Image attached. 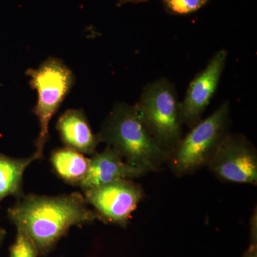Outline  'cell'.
Here are the masks:
<instances>
[{"instance_id": "1", "label": "cell", "mask_w": 257, "mask_h": 257, "mask_svg": "<svg viewBox=\"0 0 257 257\" xmlns=\"http://www.w3.org/2000/svg\"><path fill=\"white\" fill-rule=\"evenodd\" d=\"M10 221L36 246L39 256L50 252L72 226H82L98 219L84 195L78 192L55 197L28 194L8 209Z\"/></svg>"}, {"instance_id": "2", "label": "cell", "mask_w": 257, "mask_h": 257, "mask_svg": "<svg viewBox=\"0 0 257 257\" xmlns=\"http://www.w3.org/2000/svg\"><path fill=\"white\" fill-rule=\"evenodd\" d=\"M97 135L100 143L117 150L128 165L145 175L168 162L169 155L152 138L135 107L126 103L115 104Z\"/></svg>"}, {"instance_id": "3", "label": "cell", "mask_w": 257, "mask_h": 257, "mask_svg": "<svg viewBox=\"0 0 257 257\" xmlns=\"http://www.w3.org/2000/svg\"><path fill=\"white\" fill-rule=\"evenodd\" d=\"M134 107L152 138L170 158L183 138L184 123L175 85L166 79L149 83Z\"/></svg>"}, {"instance_id": "4", "label": "cell", "mask_w": 257, "mask_h": 257, "mask_svg": "<svg viewBox=\"0 0 257 257\" xmlns=\"http://www.w3.org/2000/svg\"><path fill=\"white\" fill-rule=\"evenodd\" d=\"M26 74L30 87L37 93L33 111L38 119L40 131L33 155L39 160L43 157L44 149L50 138L51 119L73 87L74 75L63 61L56 57H49L37 68L28 69Z\"/></svg>"}, {"instance_id": "5", "label": "cell", "mask_w": 257, "mask_h": 257, "mask_svg": "<svg viewBox=\"0 0 257 257\" xmlns=\"http://www.w3.org/2000/svg\"><path fill=\"white\" fill-rule=\"evenodd\" d=\"M230 124L229 104L225 101L180 140L167 162L173 173L182 177L208 166L229 133Z\"/></svg>"}, {"instance_id": "6", "label": "cell", "mask_w": 257, "mask_h": 257, "mask_svg": "<svg viewBox=\"0 0 257 257\" xmlns=\"http://www.w3.org/2000/svg\"><path fill=\"white\" fill-rule=\"evenodd\" d=\"M98 219L125 227L144 197L143 189L132 179H119L96 188L83 191Z\"/></svg>"}, {"instance_id": "7", "label": "cell", "mask_w": 257, "mask_h": 257, "mask_svg": "<svg viewBox=\"0 0 257 257\" xmlns=\"http://www.w3.org/2000/svg\"><path fill=\"white\" fill-rule=\"evenodd\" d=\"M208 167L224 182L256 184L257 152L244 135L228 134Z\"/></svg>"}, {"instance_id": "8", "label": "cell", "mask_w": 257, "mask_h": 257, "mask_svg": "<svg viewBox=\"0 0 257 257\" xmlns=\"http://www.w3.org/2000/svg\"><path fill=\"white\" fill-rule=\"evenodd\" d=\"M227 51L216 52L205 68L189 84L183 101L180 102L184 125L189 128L202 121V116L210 104L220 82L227 60Z\"/></svg>"}, {"instance_id": "9", "label": "cell", "mask_w": 257, "mask_h": 257, "mask_svg": "<svg viewBox=\"0 0 257 257\" xmlns=\"http://www.w3.org/2000/svg\"><path fill=\"white\" fill-rule=\"evenodd\" d=\"M89 160L87 175L79 185L82 191L96 188L119 179L133 180L145 175L128 165L121 154L111 147H106L101 152H96Z\"/></svg>"}, {"instance_id": "10", "label": "cell", "mask_w": 257, "mask_h": 257, "mask_svg": "<svg viewBox=\"0 0 257 257\" xmlns=\"http://www.w3.org/2000/svg\"><path fill=\"white\" fill-rule=\"evenodd\" d=\"M66 147L84 155H93L100 143L93 133L85 113L82 109H68L61 115L56 125Z\"/></svg>"}, {"instance_id": "11", "label": "cell", "mask_w": 257, "mask_h": 257, "mask_svg": "<svg viewBox=\"0 0 257 257\" xmlns=\"http://www.w3.org/2000/svg\"><path fill=\"white\" fill-rule=\"evenodd\" d=\"M50 162L59 178L66 183L79 186L87 175L90 160L80 152L65 147L52 152Z\"/></svg>"}, {"instance_id": "12", "label": "cell", "mask_w": 257, "mask_h": 257, "mask_svg": "<svg viewBox=\"0 0 257 257\" xmlns=\"http://www.w3.org/2000/svg\"><path fill=\"white\" fill-rule=\"evenodd\" d=\"M35 155L27 158H13L0 153V203L5 197H23V175L27 167L33 161Z\"/></svg>"}, {"instance_id": "13", "label": "cell", "mask_w": 257, "mask_h": 257, "mask_svg": "<svg viewBox=\"0 0 257 257\" xmlns=\"http://www.w3.org/2000/svg\"><path fill=\"white\" fill-rule=\"evenodd\" d=\"M36 246L23 231L17 229L14 243L10 246L9 257H37Z\"/></svg>"}, {"instance_id": "14", "label": "cell", "mask_w": 257, "mask_h": 257, "mask_svg": "<svg viewBox=\"0 0 257 257\" xmlns=\"http://www.w3.org/2000/svg\"><path fill=\"white\" fill-rule=\"evenodd\" d=\"M208 0H164L167 9L176 14L185 15L200 9Z\"/></svg>"}, {"instance_id": "15", "label": "cell", "mask_w": 257, "mask_h": 257, "mask_svg": "<svg viewBox=\"0 0 257 257\" xmlns=\"http://www.w3.org/2000/svg\"><path fill=\"white\" fill-rule=\"evenodd\" d=\"M6 231L4 229L0 228V246H1L2 243H3L6 236Z\"/></svg>"}, {"instance_id": "16", "label": "cell", "mask_w": 257, "mask_h": 257, "mask_svg": "<svg viewBox=\"0 0 257 257\" xmlns=\"http://www.w3.org/2000/svg\"><path fill=\"white\" fill-rule=\"evenodd\" d=\"M145 1V0H119V4H124L126 3H138V2Z\"/></svg>"}]
</instances>
